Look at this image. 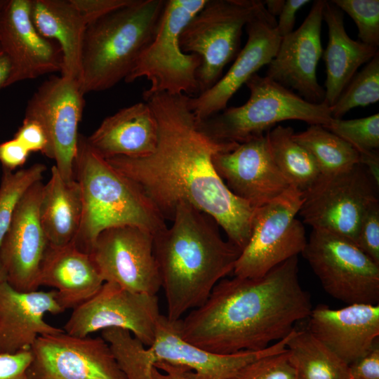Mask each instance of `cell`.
<instances>
[{"mask_svg": "<svg viewBox=\"0 0 379 379\" xmlns=\"http://www.w3.org/2000/svg\"><path fill=\"white\" fill-rule=\"evenodd\" d=\"M189 371L183 366L159 361L152 369V379H192Z\"/></svg>", "mask_w": 379, "mask_h": 379, "instance_id": "cell-45", "label": "cell"}, {"mask_svg": "<svg viewBox=\"0 0 379 379\" xmlns=\"http://www.w3.org/2000/svg\"><path fill=\"white\" fill-rule=\"evenodd\" d=\"M157 295L133 292L104 282L89 300L75 307L64 326L68 334L86 337L107 328L129 331L145 346L154 340L159 317Z\"/></svg>", "mask_w": 379, "mask_h": 379, "instance_id": "cell-12", "label": "cell"}, {"mask_svg": "<svg viewBox=\"0 0 379 379\" xmlns=\"http://www.w3.org/2000/svg\"><path fill=\"white\" fill-rule=\"evenodd\" d=\"M323 20L328 28V43L322 53L326 73L324 102L331 107L358 68L368 62L379 51L378 48L353 40L348 36L343 11L331 1H326Z\"/></svg>", "mask_w": 379, "mask_h": 379, "instance_id": "cell-26", "label": "cell"}, {"mask_svg": "<svg viewBox=\"0 0 379 379\" xmlns=\"http://www.w3.org/2000/svg\"><path fill=\"white\" fill-rule=\"evenodd\" d=\"M359 164L363 165L375 183L379 186V154L378 151L359 154Z\"/></svg>", "mask_w": 379, "mask_h": 379, "instance_id": "cell-46", "label": "cell"}, {"mask_svg": "<svg viewBox=\"0 0 379 379\" xmlns=\"http://www.w3.org/2000/svg\"><path fill=\"white\" fill-rule=\"evenodd\" d=\"M101 337L127 379H152L154 365L147 347L129 331L110 328L101 331Z\"/></svg>", "mask_w": 379, "mask_h": 379, "instance_id": "cell-32", "label": "cell"}, {"mask_svg": "<svg viewBox=\"0 0 379 379\" xmlns=\"http://www.w3.org/2000/svg\"><path fill=\"white\" fill-rule=\"evenodd\" d=\"M277 20L265 5L246 24L248 39L227 73L210 88L194 98L189 105L197 121L206 119L227 108L229 100L243 84L274 58L281 38Z\"/></svg>", "mask_w": 379, "mask_h": 379, "instance_id": "cell-17", "label": "cell"}, {"mask_svg": "<svg viewBox=\"0 0 379 379\" xmlns=\"http://www.w3.org/2000/svg\"><path fill=\"white\" fill-rule=\"evenodd\" d=\"M286 349L296 379H350L349 365L308 329L294 328Z\"/></svg>", "mask_w": 379, "mask_h": 379, "instance_id": "cell-29", "label": "cell"}, {"mask_svg": "<svg viewBox=\"0 0 379 379\" xmlns=\"http://www.w3.org/2000/svg\"><path fill=\"white\" fill-rule=\"evenodd\" d=\"M153 239V234L138 227H114L98 236L89 254L104 282L156 295L161 284Z\"/></svg>", "mask_w": 379, "mask_h": 379, "instance_id": "cell-15", "label": "cell"}, {"mask_svg": "<svg viewBox=\"0 0 379 379\" xmlns=\"http://www.w3.org/2000/svg\"><path fill=\"white\" fill-rule=\"evenodd\" d=\"M42 181L33 185L19 202L0 245L6 281L19 291H36L48 242L40 223Z\"/></svg>", "mask_w": 379, "mask_h": 379, "instance_id": "cell-18", "label": "cell"}, {"mask_svg": "<svg viewBox=\"0 0 379 379\" xmlns=\"http://www.w3.org/2000/svg\"><path fill=\"white\" fill-rule=\"evenodd\" d=\"M2 53H3V51H2V50H1V48L0 47V54Z\"/></svg>", "mask_w": 379, "mask_h": 379, "instance_id": "cell-51", "label": "cell"}, {"mask_svg": "<svg viewBox=\"0 0 379 379\" xmlns=\"http://www.w3.org/2000/svg\"><path fill=\"white\" fill-rule=\"evenodd\" d=\"M13 138L18 140L30 153L39 152L49 157V140L44 128L38 121L24 118Z\"/></svg>", "mask_w": 379, "mask_h": 379, "instance_id": "cell-39", "label": "cell"}, {"mask_svg": "<svg viewBox=\"0 0 379 379\" xmlns=\"http://www.w3.org/2000/svg\"><path fill=\"white\" fill-rule=\"evenodd\" d=\"M177 321L159 317L152 344L147 352L154 366L163 361L185 367L192 379H230L242 367L258 359L286 350L289 334L268 347L258 351H241L219 354L203 350L184 340Z\"/></svg>", "mask_w": 379, "mask_h": 379, "instance_id": "cell-21", "label": "cell"}, {"mask_svg": "<svg viewBox=\"0 0 379 379\" xmlns=\"http://www.w3.org/2000/svg\"><path fill=\"white\" fill-rule=\"evenodd\" d=\"M166 0L131 2L87 25L78 79L81 93L125 79L158 30Z\"/></svg>", "mask_w": 379, "mask_h": 379, "instance_id": "cell-5", "label": "cell"}, {"mask_svg": "<svg viewBox=\"0 0 379 379\" xmlns=\"http://www.w3.org/2000/svg\"><path fill=\"white\" fill-rule=\"evenodd\" d=\"M292 257L258 278L221 279L206 300L177 321L182 338L212 353L258 351L286 338L312 305Z\"/></svg>", "mask_w": 379, "mask_h": 379, "instance_id": "cell-2", "label": "cell"}, {"mask_svg": "<svg viewBox=\"0 0 379 379\" xmlns=\"http://www.w3.org/2000/svg\"><path fill=\"white\" fill-rule=\"evenodd\" d=\"M30 17L39 34L62 53L61 75L78 81L87 23L70 0H31Z\"/></svg>", "mask_w": 379, "mask_h": 379, "instance_id": "cell-27", "label": "cell"}, {"mask_svg": "<svg viewBox=\"0 0 379 379\" xmlns=\"http://www.w3.org/2000/svg\"><path fill=\"white\" fill-rule=\"evenodd\" d=\"M189 97L143 95L158 124L155 150L143 157L105 159L142 190L165 220H172L180 203H188L211 216L227 240L242 251L258 208L235 196L212 163L215 154L239 144L219 142L204 133L190 109Z\"/></svg>", "mask_w": 379, "mask_h": 379, "instance_id": "cell-1", "label": "cell"}, {"mask_svg": "<svg viewBox=\"0 0 379 379\" xmlns=\"http://www.w3.org/2000/svg\"><path fill=\"white\" fill-rule=\"evenodd\" d=\"M245 84L250 91L246 103L197 121L208 136L222 142L240 144L264 135L281 121L299 120L326 127L333 119L324 102H310L267 76L255 74Z\"/></svg>", "mask_w": 379, "mask_h": 379, "instance_id": "cell-6", "label": "cell"}, {"mask_svg": "<svg viewBox=\"0 0 379 379\" xmlns=\"http://www.w3.org/2000/svg\"><path fill=\"white\" fill-rule=\"evenodd\" d=\"M324 128L349 143L359 154L378 151V113L360 119H333Z\"/></svg>", "mask_w": 379, "mask_h": 379, "instance_id": "cell-35", "label": "cell"}, {"mask_svg": "<svg viewBox=\"0 0 379 379\" xmlns=\"http://www.w3.org/2000/svg\"><path fill=\"white\" fill-rule=\"evenodd\" d=\"M3 281H6V274L0 264V282Z\"/></svg>", "mask_w": 379, "mask_h": 379, "instance_id": "cell-49", "label": "cell"}, {"mask_svg": "<svg viewBox=\"0 0 379 379\" xmlns=\"http://www.w3.org/2000/svg\"><path fill=\"white\" fill-rule=\"evenodd\" d=\"M207 0H166L158 30L142 52L124 81L131 83L146 78L150 83L143 95L199 93L197 72L199 55L184 53L180 34Z\"/></svg>", "mask_w": 379, "mask_h": 379, "instance_id": "cell-7", "label": "cell"}, {"mask_svg": "<svg viewBox=\"0 0 379 379\" xmlns=\"http://www.w3.org/2000/svg\"><path fill=\"white\" fill-rule=\"evenodd\" d=\"M46 166L36 163L16 171L2 168L0 182V245L13 213L27 191L42 181Z\"/></svg>", "mask_w": 379, "mask_h": 379, "instance_id": "cell-33", "label": "cell"}, {"mask_svg": "<svg viewBox=\"0 0 379 379\" xmlns=\"http://www.w3.org/2000/svg\"><path fill=\"white\" fill-rule=\"evenodd\" d=\"M39 215L49 245L62 246L74 241L83 215L80 187L75 179L64 180L55 165L48 182L44 184Z\"/></svg>", "mask_w": 379, "mask_h": 379, "instance_id": "cell-28", "label": "cell"}, {"mask_svg": "<svg viewBox=\"0 0 379 379\" xmlns=\"http://www.w3.org/2000/svg\"><path fill=\"white\" fill-rule=\"evenodd\" d=\"M263 6L260 0H207L183 28L180 48L201 58L199 93L222 77L224 67L239 52L243 28Z\"/></svg>", "mask_w": 379, "mask_h": 379, "instance_id": "cell-8", "label": "cell"}, {"mask_svg": "<svg viewBox=\"0 0 379 379\" xmlns=\"http://www.w3.org/2000/svg\"><path fill=\"white\" fill-rule=\"evenodd\" d=\"M62 312L55 290L19 291L0 282V354L30 350L39 336L63 331L44 319Z\"/></svg>", "mask_w": 379, "mask_h": 379, "instance_id": "cell-23", "label": "cell"}, {"mask_svg": "<svg viewBox=\"0 0 379 379\" xmlns=\"http://www.w3.org/2000/svg\"><path fill=\"white\" fill-rule=\"evenodd\" d=\"M284 0H266L263 4L267 12L272 16H279L284 5Z\"/></svg>", "mask_w": 379, "mask_h": 379, "instance_id": "cell-48", "label": "cell"}, {"mask_svg": "<svg viewBox=\"0 0 379 379\" xmlns=\"http://www.w3.org/2000/svg\"><path fill=\"white\" fill-rule=\"evenodd\" d=\"M331 1L354 20L358 29L359 41L378 48V0H332Z\"/></svg>", "mask_w": 379, "mask_h": 379, "instance_id": "cell-36", "label": "cell"}, {"mask_svg": "<svg viewBox=\"0 0 379 379\" xmlns=\"http://www.w3.org/2000/svg\"><path fill=\"white\" fill-rule=\"evenodd\" d=\"M88 145L104 159L151 154L158 142V124L146 102L124 107L106 117L88 137Z\"/></svg>", "mask_w": 379, "mask_h": 379, "instance_id": "cell-24", "label": "cell"}, {"mask_svg": "<svg viewBox=\"0 0 379 379\" xmlns=\"http://www.w3.org/2000/svg\"><path fill=\"white\" fill-rule=\"evenodd\" d=\"M378 187L360 164L336 173L321 175L303 192L299 213L312 229L333 232L356 244L365 210L378 200Z\"/></svg>", "mask_w": 379, "mask_h": 379, "instance_id": "cell-11", "label": "cell"}, {"mask_svg": "<svg viewBox=\"0 0 379 379\" xmlns=\"http://www.w3.org/2000/svg\"><path fill=\"white\" fill-rule=\"evenodd\" d=\"M379 100V52L345 87L330 107L333 119H340L352 109L365 107Z\"/></svg>", "mask_w": 379, "mask_h": 379, "instance_id": "cell-34", "label": "cell"}, {"mask_svg": "<svg viewBox=\"0 0 379 379\" xmlns=\"http://www.w3.org/2000/svg\"><path fill=\"white\" fill-rule=\"evenodd\" d=\"M31 359L30 350L0 354V379H28L27 371Z\"/></svg>", "mask_w": 379, "mask_h": 379, "instance_id": "cell-41", "label": "cell"}, {"mask_svg": "<svg viewBox=\"0 0 379 379\" xmlns=\"http://www.w3.org/2000/svg\"><path fill=\"white\" fill-rule=\"evenodd\" d=\"M302 202L303 192L290 185L257 208L249 240L235 263L234 276L261 277L303 251L307 241L305 230L296 218Z\"/></svg>", "mask_w": 379, "mask_h": 379, "instance_id": "cell-9", "label": "cell"}, {"mask_svg": "<svg viewBox=\"0 0 379 379\" xmlns=\"http://www.w3.org/2000/svg\"><path fill=\"white\" fill-rule=\"evenodd\" d=\"M324 291L348 305L379 302V265L351 240L312 229L301 253Z\"/></svg>", "mask_w": 379, "mask_h": 379, "instance_id": "cell-10", "label": "cell"}, {"mask_svg": "<svg viewBox=\"0 0 379 379\" xmlns=\"http://www.w3.org/2000/svg\"><path fill=\"white\" fill-rule=\"evenodd\" d=\"M74 172L83 201L81 223L73 242L80 250L90 253L98 236L108 228L135 226L154 236L166 226L142 190L93 150L80 134Z\"/></svg>", "mask_w": 379, "mask_h": 379, "instance_id": "cell-4", "label": "cell"}, {"mask_svg": "<svg viewBox=\"0 0 379 379\" xmlns=\"http://www.w3.org/2000/svg\"><path fill=\"white\" fill-rule=\"evenodd\" d=\"M350 379H379L378 340L364 356L349 365Z\"/></svg>", "mask_w": 379, "mask_h": 379, "instance_id": "cell-42", "label": "cell"}, {"mask_svg": "<svg viewBox=\"0 0 379 379\" xmlns=\"http://www.w3.org/2000/svg\"><path fill=\"white\" fill-rule=\"evenodd\" d=\"M212 163L227 188L255 208L268 204L290 186L272 157L265 134L215 154Z\"/></svg>", "mask_w": 379, "mask_h": 379, "instance_id": "cell-19", "label": "cell"}, {"mask_svg": "<svg viewBox=\"0 0 379 379\" xmlns=\"http://www.w3.org/2000/svg\"><path fill=\"white\" fill-rule=\"evenodd\" d=\"M293 129L278 125L266 133L270 151L289 185L302 192L319 179L321 172L310 153L293 138Z\"/></svg>", "mask_w": 379, "mask_h": 379, "instance_id": "cell-30", "label": "cell"}, {"mask_svg": "<svg viewBox=\"0 0 379 379\" xmlns=\"http://www.w3.org/2000/svg\"><path fill=\"white\" fill-rule=\"evenodd\" d=\"M11 72V64L7 56L0 54V89L5 88Z\"/></svg>", "mask_w": 379, "mask_h": 379, "instance_id": "cell-47", "label": "cell"}, {"mask_svg": "<svg viewBox=\"0 0 379 379\" xmlns=\"http://www.w3.org/2000/svg\"><path fill=\"white\" fill-rule=\"evenodd\" d=\"M171 227L154 235V255L167 305L168 320L177 321L201 305L214 286L233 272L241 250L225 241L210 215L182 202Z\"/></svg>", "mask_w": 379, "mask_h": 379, "instance_id": "cell-3", "label": "cell"}, {"mask_svg": "<svg viewBox=\"0 0 379 379\" xmlns=\"http://www.w3.org/2000/svg\"><path fill=\"white\" fill-rule=\"evenodd\" d=\"M325 3V0L315 1L301 25L281 38L266 74L316 104L323 102L325 96L324 88L317 79V67L323 53L321 30Z\"/></svg>", "mask_w": 379, "mask_h": 379, "instance_id": "cell-20", "label": "cell"}, {"mask_svg": "<svg viewBox=\"0 0 379 379\" xmlns=\"http://www.w3.org/2000/svg\"><path fill=\"white\" fill-rule=\"evenodd\" d=\"M308 0H286L277 21V29L281 38L293 31L295 14L303 6L309 3Z\"/></svg>", "mask_w": 379, "mask_h": 379, "instance_id": "cell-44", "label": "cell"}, {"mask_svg": "<svg viewBox=\"0 0 379 379\" xmlns=\"http://www.w3.org/2000/svg\"><path fill=\"white\" fill-rule=\"evenodd\" d=\"M84 94L77 79L52 76L39 86L29 100L25 117L38 121L49 140V159L62 178L74 179L78 126L84 106Z\"/></svg>", "mask_w": 379, "mask_h": 379, "instance_id": "cell-13", "label": "cell"}, {"mask_svg": "<svg viewBox=\"0 0 379 379\" xmlns=\"http://www.w3.org/2000/svg\"><path fill=\"white\" fill-rule=\"evenodd\" d=\"M30 352L28 379H127L102 337L63 331L39 336Z\"/></svg>", "mask_w": 379, "mask_h": 379, "instance_id": "cell-14", "label": "cell"}, {"mask_svg": "<svg viewBox=\"0 0 379 379\" xmlns=\"http://www.w3.org/2000/svg\"><path fill=\"white\" fill-rule=\"evenodd\" d=\"M30 152L16 138L0 143V163L2 168L15 171L27 161Z\"/></svg>", "mask_w": 379, "mask_h": 379, "instance_id": "cell-43", "label": "cell"}, {"mask_svg": "<svg viewBox=\"0 0 379 379\" xmlns=\"http://www.w3.org/2000/svg\"><path fill=\"white\" fill-rule=\"evenodd\" d=\"M104 281L91 255L74 243L48 245L41 265L39 284L52 287L65 311L74 309L92 298Z\"/></svg>", "mask_w": 379, "mask_h": 379, "instance_id": "cell-25", "label": "cell"}, {"mask_svg": "<svg viewBox=\"0 0 379 379\" xmlns=\"http://www.w3.org/2000/svg\"><path fill=\"white\" fill-rule=\"evenodd\" d=\"M230 379H296V375L286 349L250 362Z\"/></svg>", "mask_w": 379, "mask_h": 379, "instance_id": "cell-37", "label": "cell"}, {"mask_svg": "<svg viewBox=\"0 0 379 379\" xmlns=\"http://www.w3.org/2000/svg\"><path fill=\"white\" fill-rule=\"evenodd\" d=\"M5 1H6V0H0V14H1V12L2 11V8H3L4 6Z\"/></svg>", "mask_w": 379, "mask_h": 379, "instance_id": "cell-50", "label": "cell"}, {"mask_svg": "<svg viewBox=\"0 0 379 379\" xmlns=\"http://www.w3.org/2000/svg\"><path fill=\"white\" fill-rule=\"evenodd\" d=\"M307 319L312 334L348 365L378 340L379 304H351L340 309L319 305Z\"/></svg>", "mask_w": 379, "mask_h": 379, "instance_id": "cell-22", "label": "cell"}, {"mask_svg": "<svg viewBox=\"0 0 379 379\" xmlns=\"http://www.w3.org/2000/svg\"><path fill=\"white\" fill-rule=\"evenodd\" d=\"M357 246L379 265V200L365 210L359 227Z\"/></svg>", "mask_w": 379, "mask_h": 379, "instance_id": "cell-38", "label": "cell"}, {"mask_svg": "<svg viewBox=\"0 0 379 379\" xmlns=\"http://www.w3.org/2000/svg\"><path fill=\"white\" fill-rule=\"evenodd\" d=\"M316 161L321 175H330L359 164V154L346 141L321 125L312 124L293 135Z\"/></svg>", "mask_w": 379, "mask_h": 379, "instance_id": "cell-31", "label": "cell"}, {"mask_svg": "<svg viewBox=\"0 0 379 379\" xmlns=\"http://www.w3.org/2000/svg\"><path fill=\"white\" fill-rule=\"evenodd\" d=\"M30 1L6 0L0 14V47L11 64L5 88L62 72L61 49L35 28L30 17Z\"/></svg>", "mask_w": 379, "mask_h": 379, "instance_id": "cell-16", "label": "cell"}, {"mask_svg": "<svg viewBox=\"0 0 379 379\" xmlns=\"http://www.w3.org/2000/svg\"><path fill=\"white\" fill-rule=\"evenodd\" d=\"M87 25L131 2L132 0H70Z\"/></svg>", "mask_w": 379, "mask_h": 379, "instance_id": "cell-40", "label": "cell"}]
</instances>
